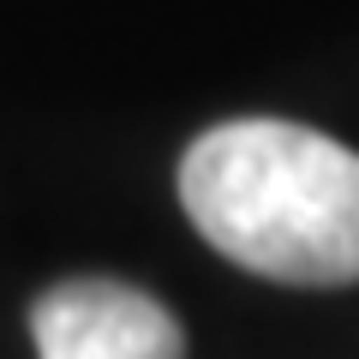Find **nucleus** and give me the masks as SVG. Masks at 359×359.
<instances>
[{
	"label": "nucleus",
	"mask_w": 359,
	"mask_h": 359,
	"mask_svg": "<svg viewBox=\"0 0 359 359\" xmlns=\"http://www.w3.org/2000/svg\"><path fill=\"white\" fill-rule=\"evenodd\" d=\"M180 204L222 257L264 282H359V156L311 126H210L180 162Z\"/></svg>",
	"instance_id": "obj_1"
},
{
	"label": "nucleus",
	"mask_w": 359,
	"mask_h": 359,
	"mask_svg": "<svg viewBox=\"0 0 359 359\" xmlns=\"http://www.w3.org/2000/svg\"><path fill=\"white\" fill-rule=\"evenodd\" d=\"M36 359H186L174 311L132 282L78 276L30 306Z\"/></svg>",
	"instance_id": "obj_2"
}]
</instances>
